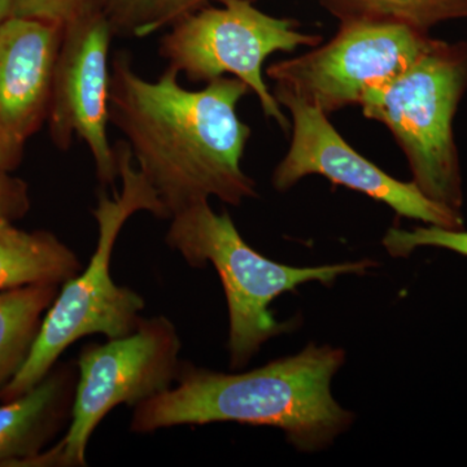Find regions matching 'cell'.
Wrapping results in <instances>:
<instances>
[{"label":"cell","instance_id":"1","mask_svg":"<svg viewBox=\"0 0 467 467\" xmlns=\"http://www.w3.org/2000/svg\"><path fill=\"white\" fill-rule=\"evenodd\" d=\"M178 76L168 67L149 81L126 51H117L109 64V121L125 135L169 220L209 198L234 207L257 198L256 182L242 168L252 131L236 113L250 88L221 77L202 90H186Z\"/></svg>","mask_w":467,"mask_h":467},{"label":"cell","instance_id":"2","mask_svg":"<svg viewBox=\"0 0 467 467\" xmlns=\"http://www.w3.org/2000/svg\"><path fill=\"white\" fill-rule=\"evenodd\" d=\"M344 362L342 348L313 343L297 355L238 374L181 361L171 389L133 408L130 431L236 422L276 427L297 451H322L355 420L331 393Z\"/></svg>","mask_w":467,"mask_h":467},{"label":"cell","instance_id":"3","mask_svg":"<svg viewBox=\"0 0 467 467\" xmlns=\"http://www.w3.org/2000/svg\"><path fill=\"white\" fill-rule=\"evenodd\" d=\"M115 150L122 190L115 192L113 198L106 192L98 195L92 214L99 235L90 263L61 285L26 362L0 391L3 400L17 398L36 387L77 340L95 334L107 339L126 337L143 321L140 313L146 301L138 292L113 281L110 260L119 234L133 214L149 212L162 220H169V214L155 189L140 169H135L128 142L119 140Z\"/></svg>","mask_w":467,"mask_h":467},{"label":"cell","instance_id":"4","mask_svg":"<svg viewBox=\"0 0 467 467\" xmlns=\"http://www.w3.org/2000/svg\"><path fill=\"white\" fill-rule=\"evenodd\" d=\"M165 242L192 267L211 264L223 282L229 310L230 368H244L261 347L288 333L295 321L279 322L270 306L285 292L319 282L331 285L340 275H362L373 260L324 266H288L254 251L227 212L218 214L208 201L195 202L171 218Z\"/></svg>","mask_w":467,"mask_h":467},{"label":"cell","instance_id":"5","mask_svg":"<svg viewBox=\"0 0 467 467\" xmlns=\"http://www.w3.org/2000/svg\"><path fill=\"white\" fill-rule=\"evenodd\" d=\"M466 90L467 41L434 39L401 75L368 92L359 104L367 119L391 131L418 189L456 212L463 192L453 119Z\"/></svg>","mask_w":467,"mask_h":467},{"label":"cell","instance_id":"6","mask_svg":"<svg viewBox=\"0 0 467 467\" xmlns=\"http://www.w3.org/2000/svg\"><path fill=\"white\" fill-rule=\"evenodd\" d=\"M181 337L165 316L143 318L126 337L88 343L77 358L75 405L66 434L20 466H86L88 441L119 405L135 408L171 389L180 368Z\"/></svg>","mask_w":467,"mask_h":467},{"label":"cell","instance_id":"7","mask_svg":"<svg viewBox=\"0 0 467 467\" xmlns=\"http://www.w3.org/2000/svg\"><path fill=\"white\" fill-rule=\"evenodd\" d=\"M181 18L160 41L169 67L192 82H211L233 75L256 94L266 119L282 130L290 128L281 104L264 81L263 66L275 52L317 47L318 34L303 33L294 18L270 16L248 0H218Z\"/></svg>","mask_w":467,"mask_h":467},{"label":"cell","instance_id":"8","mask_svg":"<svg viewBox=\"0 0 467 467\" xmlns=\"http://www.w3.org/2000/svg\"><path fill=\"white\" fill-rule=\"evenodd\" d=\"M429 33L395 24L340 23L330 42L276 61L266 76L325 115L359 106L368 92L389 84L430 47Z\"/></svg>","mask_w":467,"mask_h":467},{"label":"cell","instance_id":"9","mask_svg":"<svg viewBox=\"0 0 467 467\" xmlns=\"http://www.w3.org/2000/svg\"><path fill=\"white\" fill-rule=\"evenodd\" d=\"M273 95L292 116L290 149L272 177L276 192H287L306 175L318 174L331 183L384 202L399 216L445 229H462L461 212L438 204L413 181L396 180L359 155L324 112L290 92L275 91Z\"/></svg>","mask_w":467,"mask_h":467},{"label":"cell","instance_id":"10","mask_svg":"<svg viewBox=\"0 0 467 467\" xmlns=\"http://www.w3.org/2000/svg\"><path fill=\"white\" fill-rule=\"evenodd\" d=\"M115 36L99 8L67 24L55 66L48 128L52 142L67 150L73 135L85 140L101 186L115 187L119 162L110 146L109 46Z\"/></svg>","mask_w":467,"mask_h":467},{"label":"cell","instance_id":"11","mask_svg":"<svg viewBox=\"0 0 467 467\" xmlns=\"http://www.w3.org/2000/svg\"><path fill=\"white\" fill-rule=\"evenodd\" d=\"M63 30L17 16L0 24V168L8 173L48 117Z\"/></svg>","mask_w":467,"mask_h":467},{"label":"cell","instance_id":"12","mask_svg":"<svg viewBox=\"0 0 467 467\" xmlns=\"http://www.w3.org/2000/svg\"><path fill=\"white\" fill-rule=\"evenodd\" d=\"M78 368L57 362L29 391L0 404V466L36 456L72 420Z\"/></svg>","mask_w":467,"mask_h":467},{"label":"cell","instance_id":"13","mask_svg":"<svg viewBox=\"0 0 467 467\" xmlns=\"http://www.w3.org/2000/svg\"><path fill=\"white\" fill-rule=\"evenodd\" d=\"M84 269L72 248L48 232H26L0 217V291L66 284Z\"/></svg>","mask_w":467,"mask_h":467},{"label":"cell","instance_id":"14","mask_svg":"<svg viewBox=\"0 0 467 467\" xmlns=\"http://www.w3.org/2000/svg\"><path fill=\"white\" fill-rule=\"evenodd\" d=\"M60 287L33 285L0 291V391L26 362Z\"/></svg>","mask_w":467,"mask_h":467},{"label":"cell","instance_id":"15","mask_svg":"<svg viewBox=\"0 0 467 467\" xmlns=\"http://www.w3.org/2000/svg\"><path fill=\"white\" fill-rule=\"evenodd\" d=\"M339 20L395 24L429 33L445 21L467 18V0H319Z\"/></svg>","mask_w":467,"mask_h":467},{"label":"cell","instance_id":"16","mask_svg":"<svg viewBox=\"0 0 467 467\" xmlns=\"http://www.w3.org/2000/svg\"><path fill=\"white\" fill-rule=\"evenodd\" d=\"M208 5V0H98L113 34L144 38Z\"/></svg>","mask_w":467,"mask_h":467},{"label":"cell","instance_id":"17","mask_svg":"<svg viewBox=\"0 0 467 467\" xmlns=\"http://www.w3.org/2000/svg\"><path fill=\"white\" fill-rule=\"evenodd\" d=\"M383 247L392 257H408L420 247H438L467 257V233L429 225L413 230L392 227L383 238Z\"/></svg>","mask_w":467,"mask_h":467},{"label":"cell","instance_id":"18","mask_svg":"<svg viewBox=\"0 0 467 467\" xmlns=\"http://www.w3.org/2000/svg\"><path fill=\"white\" fill-rule=\"evenodd\" d=\"M98 7V0H14L11 16L33 18L66 27Z\"/></svg>","mask_w":467,"mask_h":467},{"label":"cell","instance_id":"19","mask_svg":"<svg viewBox=\"0 0 467 467\" xmlns=\"http://www.w3.org/2000/svg\"><path fill=\"white\" fill-rule=\"evenodd\" d=\"M29 209L26 184L9 177L8 171L0 168V217L16 220Z\"/></svg>","mask_w":467,"mask_h":467},{"label":"cell","instance_id":"20","mask_svg":"<svg viewBox=\"0 0 467 467\" xmlns=\"http://www.w3.org/2000/svg\"><path fill=\"white\" fill-rule=\"evenodd\" d=\"M12 5H14V0H0V24L11 16Z\"/></svg>","mask_w":467,"mask_h":467},{"label":"cell","instance_id":"21","mask_svg":"<svg viewBox=\"0 0 467 467\" xmlns=\"http://www.w3.org/2000/svg\"><path fill=\"white\" fill-rule=\"evenodd\" d=\"M248 2L254 3V2H256V0H248Z\"/></svg>","mask_w":467,"mask_h":467}]
</instances>
